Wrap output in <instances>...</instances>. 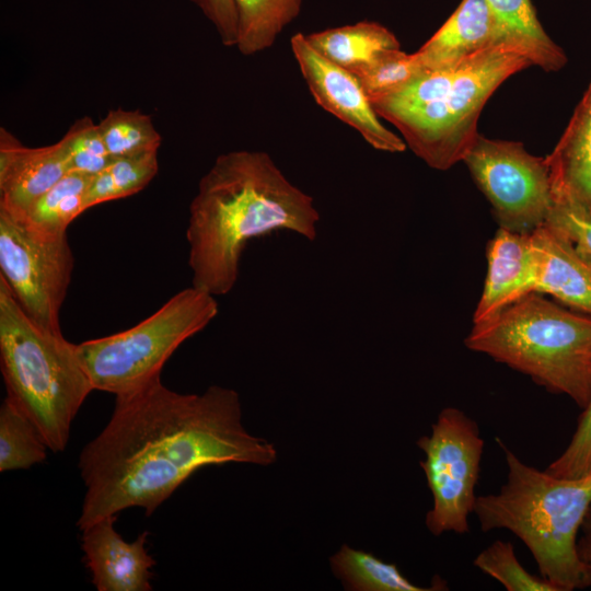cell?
Instances as JSON below:
<instances>
[{
    "label": "cell",
    "instance_id": "cell-1",
    "mask_svg": "<svg viewBox=\"0 0 591 591\" xmlns=\"http://www.w3.org/2000/svg\"><path fill=\"white\" fill-rule=\"evenodd\" d=\"M275 445L251 434L232 389L182 394L157 376L116 395L104 429L81 451L85 494L77 525L129 508L152 514L194 473L228 463L270 465Z\"/></svg>",
    "mask_w": 591,
    "mask_h": 591
},
{
    "label": "cell",
    "instance_id": "cell-2",
    "mask_svg": "<svg viewBox=\"0 0 591 591\" xmlns=\"http://www.w3.org/2000/svg\"><path fill=\"white\" fill-rule=\"evenodd\" d=\"M318 221L313 197L292 184L267 152L218 155L189 205L193 286L215 297L229 293L250 240L291 231L314 241Z\"/></svg>",
    "mask_w": 591,
    "mask_h": 591
},
{
    "label": "cell",
    "instance_id": "cell-3",
    "mask_svg": "<svg viewBox=\"0 0 591 591\" xmlns=\"http://www.w3.org/2000/svg\"><path fill=\"white\" fill-rule=\"evenodd\" d=\"M530 66L519 53L491 46L455 66L424 69L371 104L379 117L396 127L415 155L445 171L463 161L478 136L482 109L496 89Z\"/></svg>",
    "mask_w": 591,
    "mask_h": 591
},
{
    "label": "cell",
    "instance_id": "cell-4",
    "mask_svg": "<svg viewBox=\"0 0 591 591\" xmlns=\"http://www.w3.org/2000/svg\"><path fill=\"white\" fill-rule=\"evenodd\" d=\"M508 468L497 494L477 496L473 513L484 532L506 529L533 555L541 577L557 591L591 587L577 542L591 505V475L561 478L523 463L497 439Z\"/></svg>",
    "mask_w": 591,
    "mask_h": 591
},
{
    "label": "cell",
    "instance_id": "cell-5",
    "mask_svg": "<svg viewBox=\"0 0 591 591\" xmlns=\"http://www.w3.org/2000/svg\"><path fill=\"white\" fill-rule=\"evenodd\" d=\"M0 369L7 397L49 450L67 448L79 409L94 390L77 345L32 320L0 278Z\"/></svg>",
    "mask_w": 591,
    "mask_h": 591
},
{
    "label": "cell",
    "instance_id": "cell-6",
    "mask_svg": "<svg viewBox=\"0 0 591 591\" xmlns=\"http://www.w3.org/2000/svg\"><path fill=\"white\" fill-rule=\"evenodd\" d=\"M465 346L518 370L582 409L591 398V316L531 292L475 323Z\"/></svg>",
    "mask_w": 591,
    "mask_h": 591
},
{
    "label": "cell",
    "instance_id": "cell-7",
    "mask_svg": "<svg viewBox=\"0 0 591 591\" xmlns=\"http://www.w3.org/2000/svg\"><path fill=\"white\" fill-rule=\"evenodd\" d=\"M218 311L215 296L192 286L135 326L78 344L93 389L116 396L161 376L174 351L204 329Z\"/></svg>",
    "mask_w": 591,
    "mask_h": 591
},
{
    "label": "cell",
    "instance_id": "cell-8",
    "mask_svg": "<svg viewBox=\"0 0 591 591\" xmlns=\"http://www.w3.org/2000/svg\"><path fill=\"white\" fill-rule=\"evenodd\" d=\"M417 445L426 456L420 466L432 495L427 529L436 536L467 533L484 450L478 425L464 412L447 407L439 413L431 433L419 438Z\"/></svg>",
    "mask_w": 591,
    "mask_h": 591
},
{
    "label": "cell",
    "instance_id": "cell-9",
    "mask_svg": "<svg viewBox=\"0 0 591 591\" xmlns=\"http://www.w3.org/2000/svg\"><path fill=\"white\" fill-rule=\"evenodd\" d=\"M73 267L67 232H39L0 209V278L37 324L61 331L59 314Z\"/></svg>",
    "mask_w": 591,
    "mask_h": 591
},
{
    "label": "cell",
    "instance_id": "cell-10",
    "mask_svg": "<svg viewBox=\"0 0 591 591\" xmlns=\"http://www.w3.org/2000/svg\"><path fill=\"white\" fill-rule=\"evenodd\" d=\"M463 162L491 204L499 228L532 233L546 222L554 201L547 157L529 153L521 142L478 134Z\"/></svg>",
    "mask_w": 591,
    "mask_h": 591
},
{
    "label": "cell",
    "instance_id": "cell-11",
    "mask_svg": "<svg viewBox=\"0 0 591 591\" xmlns=\"http://www.w3.org/2000/svg\"><path fill=\"white\" fill-rule=\"evenodd\" d=\"M290 45L311 95L323 109L358 131L375 150L390 153L406 150L403 138L381 123L352 72L317 53L302 33L294 34Z\"/></svg>",
    "mask_w": 591,
    "mask_h": 591
},
{
    "label": "cell",
    "instance_id": "cell-12",
    "mask_svg": "<svg viewBox=\"0 0 591 591\" xmlns=\"http://www.w3.org/2000/svg\"><path fill=\"white\" fill-rule=\"evenodd\" d=\"M71 172L66 139L30 148L0 128V209L16 217Z\"/></svg>",
    "mask_w": 591,
    "mask_h": 591
},
{
    "label": "cell",
    "instance_id": "cell-13",
    "mask_svg": "<svg viewBox=\"0 0 591 591\" xmlns=\"http://www.w3.org/2000/svg\"><path fill=\"white\" fill-rule=\"evenodd\" d=\"M117 515L99 519L82 529V551L99 591H151L154 559L147 549L149 532L125 541L115 530Z\"/></svg>",
    "mask_w": 591,
    "mask_h": 591
},
{
    "label": "cell",
    "instance_id": "cell-14",
    "mask_svg": "<svg viewBox=\"0 0 591 591\" xmlns=\"http://www.w3.org/2000/svg\"><path fill=\"white\" fill-rule=\"evenodd\" d=\"M487 276L473 323L490 318L534 292L536 253L531 233L499 228L487 246Z\"/></svg>",
    "mask_w": 591,
    "mask_h": 591
},
{
    "label": "cell",
    "instance_id": "cell-15",
    "mask_svg": "<svg viewBox=\"0 0 591 591\" xmlns=\"http://www.w3.org/2000/svg\"><path fill=\"white\" fill-rule=\"evenodd\" d=\"M536 253L534 292L591 316V265L559 230L544 223L532 233Z\"/></svg>",
    "mask_w": 591,
    "mask_h": 591
},
{
    "label": "cell",
    "instance_id": "cell-16",
    "mask_svg": "<svg viewBox=\"0 0 591 591\" xmlns=\"http://www.w3.org/2000/svg\"><path fill=\"white\" fill-rule=\"evenodd\" d=\"M496 45V24L487 0H462L443 25L414 53L425 69L455 66Z\"/></svg>",
    "mask_w": 591,
    "mask_h": 591
},
{
    "label": "cell",
    "instance_id": "cell-17",
    "mask_svg": "<svg viewBox=\"0 0 591 591\" xmlns=\"http://www.w3.org/2000/svg\"><path fill=\"white\" fill-rule=\"evenodd\" d=\"M553 195L591 211V81L554 150L546 155Z\"/></svg>",
    "mask_w": 591,
    "mask_h": 591
},
{
    "label": "cell",
    "instance_id": "cell-18",
    "mask_svg": "<svg viewBox=\"0 0 591 591\" xmlns=\"http://www.w3.org/2000/svg\"><path fill=\"white\" fill-rule=\"evenodd\" d=\"M496 24V45L525 57L532 66L558 71L567 62L564 50L541 25L530 0H487Z\"/></svg>",
    "mask_w": 591,
    "mask_h": 591
},
{
    "label": "cell",
    "instance_id": "cell-19",
    "mask_svg": "<svg viewBox=\"0 0 591 591\" xmlns=\"http://www.w3.org/2000/svg\"><path fill=\"white\" fill-rule=\"evenodd\" d=\"M305 37L317 53L349 71L371 62L384 50L401 48L389 28L369 21L318 31Z\"/></svg>",
    "mask_w": 591,
    "mask_h": 591
},
{
    "label": "cell",
    "instance_id": "cell-20",
    "mask_svg": "<svg viewBox=\"0 0 591 591\" xmlns=\"http://www.w3.org/2000/svg\"><path fill=\"white\" fill-rule=\"evenodd\" d=\"M329 564L345 589L351 591H430L445 587L439 583L432 588L417 586L396 565L346 544L329 558Z\"/></svg>",
    "mask_w": 591,
    "mask_h": 591
},
{
    "label": "cell",
    "instance_id": "cell-21",
    "mask_svg": "<svg viewBox=\"0 0 591 591\" xmlns=\"http://www.w3.org/2000/svg\"><path fill=\"white\" fill-rule=\"evenodd\" d=\"M237 15L235 47L244 56L270 48L300 13L302 0H234Z\"/></svg>",
    "mask_w": 591,
    "mask_h": 591
},
{
    "label": "cell",
    "instance_id": "cell-22",
    "mask_svg": "<svg viewBox=\"0 0 591 591\" xmlns=\"http://www.w3.org/2000/svg\"><path fill=\"white\" fill-rule=\"evenodd\" d=\"M92 177L76 171L67 173L19 218L39 232H67L69 224L85 211V196Z\"/></svg>",
    "mask_w": 591,
    "mask_h": 591
},
{
    "label": "cell",
    "instance_id": "cell-23",
    "mask_svg": "<svg viewBox=\"0 0 591 591\" xmlns=\"http://www.w3.org/2000/svg\"><path fill=\"white\" fill-rule=\"evenodd\" d=\"M158 170V151L114 159L93 175L85 196V210L140 192L153 179Z\"/></svg>",
    "mask_w": 591,
    "mask_h": 591
},
{
    "label": "cell",
    "instance_id": "cell-24",
    "mask_svg": "<svg viewBox=\"0 0 591 591\" xmlns=\"http://www.w3.org/2000/svg\"><path fill=\"white\" fill-rule=\"evenodd\" d=\"M47 449L34 424L5 397L0 407V472L40 464Z\"/></svg>",
    "mask_w": 591,
    "mask_h": 591
},
{
    "label": "cell",
    "instance_id": "cell-25",
    "mask_svg": "<svg viewBox=\"0 0 591 591\" xmlns=\"http://www.w3.org/2000/svg\"><path fill=\"white\" fill-rule=\"evenodd\" d=\"M97 125L114 159L158 151L162 142L151 117L137 109H109Z\"/></svg>",
    "mask_w": 591,
    "mask_h": 591
},
{
    "label": "cell",
    "instance_id": "cell-26",
    "mask_svg": "<svg viewBox=\"0 0 591 591\" xmlns=\"http://www.w3.org/2000/svg\"><path fill=\"white\" fill-rule=\"evenodd\" d=\"M424 69L415 54L396 48L382 51L371 62L350 72L372 102L401 89Z\"/></svg>",
    "mask_w": 591,
    "mask_h": 591
},
{
    "label": "cell",
    "instance_id": "cell-27",
    "mask_svg": "<svg viewBox=\"0 0 591 591\" xmlns=\"http://www.w3.org/2000/svg\"><path fill=\"white\" fill-rule=\"evenodd\" d=\"M474 566L499 581L508 591H557L544 578L522 567L511 542L495 541L475 557Z\"/></svg>",
    "mask_w": 591,
    "mask_h": 591
},
{
    "label": "cell",
    "instance_id": "cell-28",
    "mask_svg": "<svg viewBox=\"0 0 591 591\" xmlns=\"http://www.w3.org/2000/svg\"><path fill=\"white\" fill-rule=\"evenodd\" d=\"M63 138L68 146L71 171L95 175L114 160L103 141L99 125L89 117L77 119Z\"/></svg>",
    "mask_w": 591,
    "mask_h": 591
},
{
    "label": "cell",
    "instance_id": "cell-29",
    "mask_svg": "<svg viewBox=\"0 0 591 591\" xmlns=\"http://www.w3.org/2000/svg\"><path fill=\"white\" fill-rule=\"evenodd\" d=\"M546 223L563 232L591 265V211L564 196L554 195Z\"/></svg>",
    "mask_w": 591,
    "mask_h": 591
},
{
    "label": "cell",
    "instance_id": "cell-30",
    "mask_svg": "<svg viewBox=\"0 0 591 591\" xmlns=\"http://www.w3.org/2000/svg\"><path fill=\"white\" fill-rule=\"evenodd\" d=\"M545 471L561 478L591 475V398L583 408L569 444Z\"/></svg>",
    "mask_w": 591,
    "mask_h": 591
},
{
    "label": "cell",
    "instance_id": "cell-31",
    "mask_svg": "<svg viewBox=\"0 0 591 591\" xmlns=\"http://www.w3.org/2000/svg\"><path fill=\"white\" fill-rule=\"evenodd\" d=\"M211 22L221 43L227 47L236 45L237 15L234 0H192Z\"/></svg>",
    "mask_w": 591,
    "mask_h": 591
},
{
    "label": "cell",
    "instance_id": "cell-32",
    "mask_svg": "<svg viewBox=\"0 0 591 591\" xmlns=\"http://www.w3.org/2000/svg\"><path fill=\"white\" fill-rule=\"evenodd\" d=\"M577 549L581 561L591 572V505L580 528V536L578 537Z\"/></svg>",
    "mask_w": 591,
    "mask_h": 591
}]
</instances>
